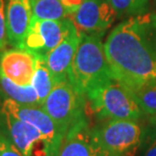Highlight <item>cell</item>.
<instances>
[{
  "instance_id": "1",
  "label": "cell",
  "mask_w": 156,
  "mask_h": 156,
  "mask_svg": "<svg viewBox=\"0 0 156 156\" xmlns=\"http://www.w3.org/2000/svg\"><path fill=\"white\" fill-rule=\"evenodd\" d=\"M104 46L112 76L131 90L156 79V12L124 20Z\"/></svg>"
},
{
  "instance_id": "2",
  "label": "cell",
  "mask_w": 156,
  "mask_h": 156,
  "mask_svg": "<svg viewBox=\"0 0 156 156\" xmlns=\"http://www.w3.org/2000/svg\"><path fill=\"white\" fill-rule=\"evenodd\" d=\"M102 34L82 35L68 73V80L84 96L93 87L113 77L101 41Z\"/></svg>"
},
{
  "instance_id": "3",
  "label": "cell",
  "mask_w": 156,
  "mask_h": 156,
  "mask_svg": "<svg viewBox=\"0 0 156 156\" xmlns=\"http://www.w3.org/2000/svg\"><path fill=\"white\" fill-rule=\"evenodd\" d=\"M85 98L93 113L104 120L138 122L144 116L132 90L114 77L93 87Z\"/></svg>"
},
{
  "instance_id": "4",
  "label": "cell",
  "mask_w": 156,
  "mask_h": 156,
  "mask_svg": "<svg viewBox=\"0 0 156 156\" xmlns=\"http://www.w3.org/2000/svg\"><path fill=\"white\" fill-rule=\"evenodd\" d=\"M85 104V96L66 79L56 83L41 107L53 120L59 132L65 136L71 127L86 118Z\"/></svg>"
},
{
  "instance_id": "5",
  "label": "cell",
  "mask_w": 156,
  "mask_h": 156,
  "mask_svg": "<svg viewBox=\"0 0 156 156\" xmlns=\"http://www.w3.org/2000/svg\"><path fill=\"white\" fill-rule=\"evenodd\" d=\"M104 147L118 156H134L144 140L146 128L136 121L111 120L93 128Z\"/></svg>"
},
{
  "instance_id": "6",
  "label": "cell",
  "mask_w": 156,
  "mask_h": 156,
  "mask_svg": "<svg viewBox=\"0 0 156 156\" xmlns=\"http://www.w3.org/2000/svg\"><path fill=\"white\" fill-rule=\"evenodd\" d=\"M0 128L23 156H58L59 149L38 129L2 110Z\"/></svg>"
},
{
  "instance_id": "7",
  "label": "cell",
  "mask_w": 156,
  "mask_h": 156,
  "mask_svg": "<svg viewBox=\"0 0 156 156\" xmlns=\"http://www.w3.org/2000/svg\"><path fill=\"white\" fill-rule=\"evenodd\" d=\"M74 27L73 23L68 16L58 20L32 18L21 48L44 57L47 53L56 48Z\"/></svg>"
},
{
  "instance_id": "8",
  "label": "cell",
  "mask_w": 156,
  "mask_h": 156,
  "mask_svg": "<svg viewBox=\"0 0 156 156\" xmlns=\"http://www.w3.org/2000/svg\"><path fill=\"white\" fill-rule=\"evenodd\" d=\"M68 17L80 35H90L105 33L117 18V13L108 0H85Z\"/></svg>"
},
{
  "instance_id": "9",
  "label": "cell",
  "mask_w": 156,
  "mask_h": 156,
  "mask_svg": "<svg viewBox=\"0 0 156 156\" xmlns=\"http://www.w3.org/2000/svg\"><path fill=\"white\" fill-rule=\"evenodd\" d=\"M58 156H118L98 141L87 118L71 127L62 140Z\"/></svg>"
},
{
  "instance_id": "10",
  "label": "cell",
  "mask_w": 156,
  "mask_h": 156,
  "mask_svg": "<svg viewBox=\"0 0 156 156\" xmlns=\"http://www.w3.org/2000/svg\"><path fill=\"white\" fill-rule=\"evenodd\" d=\"M38 54L23 48L0 53V74L17 85H30L37 67Z\"/></svg>"
},
{
  "instance_id": "11",
  "label": "cell",
  "mask_w": 156,
  "mask_h": 156,
  "mask_svg": "<svg viewBox=\"0 0 156 156\" xmlns=\"http://www.w3.org/2000/svg\"><path fill=\"white\" fill-rule=\"evenodd\" d=\"M81 37L82 35L74 27L56 48L44 56V60L57 83L68 79L71 63L79 46Z\"/></svg>"
},
{
  "instance_id": "12",
  "label": "cell",
  "mask_w": 156,
  "mask_h": 156,
  "mask_svg": "<svg viewBox=\"0 0 156 156\" xmlns=\"http://www.w3.org/2000/svg\"><path fill=\"white\" fill-rule=\"evenodd\" d=\"M5 17L8 44L13 48H21L32 23L30 5L23 0H6Z\"/></svg>"
},
{
  "instance_id": "13",
  "label": "cell",
  "mask_w": 156,
  "mask_h": 156,
  "mask_svg": "<svg viewBox=\"0 0 156 156\" xmlns=\"http://www.w3.org/2000/svg\"><path fill=\"white\" fill-rule=\"evenodd\" d=\"M0 89L7 98L13 99L18 104L27 105H41L38 94L34 86L17 85L0 74Z\"/></svg>"
},
{
  "instance_id": "14",
  "label": "cell",
  "mask_w": 156,
  "mask_h": 156,
  "mask_svg": "<svg viewBox=\"0 0 156 156\" xmlns=\"http://www.w3.org/2000/svg\"><path fill=\"white\" fill-rule=\"evenodd\" d=\"M32 18L38 20H63L68 11L60 0H29Z\"/></svg>"
},
{
  "instance_id": "15",
  "label": "cell",
  "mask_w": 156,
  "mask_h": 156,
  "mask_svg": "<svg viewBox=\"0 0 156 156\" xmlns=\"http://www.w3.org/2000/svg\"><path fill=\"white\" fill-rule=\"evenodd\" d=\"M56 80L53 76L52 72L47 66L44 57L38 55V60H37V67L34 78L32 81V85L35 88L37 94H38L39 101L41 105L45 101L47 96L50 94L52 89L56 85Z\"/></svg>"
},
{
  "instance_id": "16",
  "label": "cell",
  "mask_w": 156,
  "mask_h": 156,
  "mask_svg": "<svg viewBox=\"0 0 156 156\" xmlns=\"http://www.w3.org/2000/svg\"><path fill=\"white\" fill-rule=\"evenodd\" d=\"M144 116L156 115V79L132 90Z\"/></svg>"
},
{
  "instance_id": "17",
  "label": "cell",
  "mask_w": 156,
  "mask_h": 156,
  "mask_svg": "<svg viewBox=\"0 0 156 156\" xmlns=\"http://www.w3.org/2000/svg\"><path fill=\"white\" fill-rule=\"evenodd\" d=\"M118 16H135L145 11L149 0H108Z\"/></svg>"
},
{
  "instance_id": "18",
  "label": "cell",
  "mask_w": 156,
  "mask_h": 156,
  "mask_svg": "<svg viewBox=\"0 0 156 156\" xmlns=\"http://www.w3.org/2000/svg\"><path fill=\"white\" fill-rule=\"evenodd\" d=\"M141 156H156V128L148 126L139 151Z\"/></svg>"
},
{
  "instance_id": "19",
  "label": "cell",
  "mask_w": 156,
  "mask_h": 156,
  "mask_svg": "<svg viewBox=\"0 0 156 156\" xmlns=\"http://www.w3.org/2000/svg\"><path fill=\"white\" fill-rule=\"evenodd\" d=\"M0 156H23L1 128H0Z\"/></svg>"
},
{
  "instance_id": "20",
  "label": "cell",
  "mask_w": 156,
  "mask_h": 156,
  "mask_svg": "<svg viewBox=\"0 0 156 156\" xmlns=\"http://www.w3.org/2000/svg\"><path fill=\"white\" fill-rule=\"evenodd\" d=\"M8 44L5 17V0H0V51H3Z\"/></svg>"
},
{
  "instance_id": "21",
  "label": "cell",
  "mask_w": 156,
  "mask_h": 156,
  "mask_svg": "<svg viewBox=\"0 0 156 156\" xmlns=\"http://www.w3.org/2000/svg\"><path fill=\"white\" fill-rule=\"evenodd\" d=\"M84 1H85V0H61L62 4H63L65 6V8L67 9L68 14L73 11H75Z\"/></svg>"
},
{
  "instance_id": "22",
  "label": "cell",
  "mask_w": 156,
  "mask_h": 156,
  "mask_svg": "<svg viewBox=\"0 0 156 156\" xmlns=\"http://www.w3.org/2000/svg\"><path fill=\"white\" fill-rule=\"evenodd\" d=\"M147 122H148V126L153 127V128H156V115H154V116L148 117Z\"/></svg>"
},
{
  "instance_id": "23",
  "label": "cell",
  "mask_w": 156,
  "mask_h": 156,
  "mask_svg": "<svg viewBox=\"0 0 156 156\" xmlns=\"http://www.w3.org/2000/svg\"><path fill=\"white\" fill-rule=\"evenodd\" d=\"M23 1H24V2H26V3H27V5H30V2H29V0H23Z\"/></svg>"
},
{
  "instance_id": "24",
  "label": "cell",
  "mask_w": 156,
  "mask_h": 156,
  "mask_svg": "<svg viewBox=\"0 0 156 156\" xmlns=\"http://www.w3.org/2000/svg\"><path fill=\"white\" fill-rule=\"evenodd\" d=\"M60 1H61V0H60Z\"/></svg>"
}]
</instances>
